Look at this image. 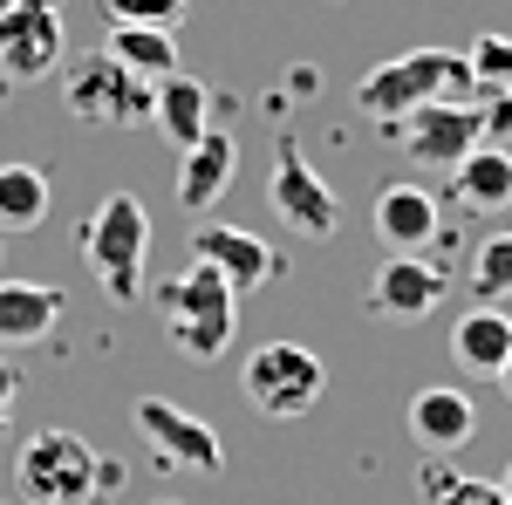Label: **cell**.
I'll return each instance as SVG.
<instances>
[{
    "label": "cell",
    "mask_w": 512,
    "mask_h": 505,
    "mask_svg": "<svg viewBox=\"0 0 512 505\" xmlns=\"http://www.w3.org/2000/svg\"><path fill=\"white\" fill-rule=\"evenodd\" d=\"M267 205H274L280 226L301 233V239H335V226H342V205H335V192H328V178L308 164V151H301L294 137H280V151H274Z\"/></svg>",
    "instance_id": "52a82bcc"
},
{
    "label": "cell",
    "mask_w": 512,
    "mask_h": 505,
    "mask_svg": "<svg viewBox=\"0 0 512 505\" xmlns=\"http://www.w3.org/2000/svg\"><path fill=\"white\" fill-rule=\"evenodd\" d=\"M123 485V465L96 458L76 430H35L14 458V492L28 505H110V492Z\"/></svg>",
    "instance_id": "6da1fadb"
},
{
    "label": "cell",
    "mask_w": 512,
    "mask_h": 505,
    "mask_svg": "<svg viewBox=\"0 0 512 505\" xmlns=\"http://www.w3.org/2000/svg\"><path fill=\"white\" fill-rule=\"evenodd\" d=\"M144 123L158 130L164 144H178V151L198 144V130L212 123V96H205V82L178 76V69L158 76V82H151V110H144Z\"/></svg>",
    "instance_id": "e0dca14e"
},
{
    "label": "cell",
    "mask_w": 512,
    "mask_h": 505,
    "mask_svg": "<svg viewBox=\"0 0 512 505\" xmlns=\"http://www.w3.org/2000/svg\"><path fill=\"white\" fill-rule=\"evenodd\" d=\"M403 424H410V437H417V451H424V458H451V451H465V444H472L478 403L458 383H431V389H417V396H410Z\"/></svg>",
    "instance_id": "8fae6325"
},
{
    "label": "cell",
    "mask_w": 512,
    "mask_h": 505,
    "mask_svg": "<svg viewBox=\"0 0 512 505\" xmlns=\"http://www.w3.org/2000/svg\"><path fill=\"white\" fill-rule=\"evenodd\" d=\"M0 505H7V499H0Z\"/></svg>",
    "instance_id": "4dcf8cb0"
},
{
    "label": "cell",
    "mask_w": 512,
    "mask_h": 505,
    "mask_svg": "<svg viewBox=\"0 0 512 505\" xmlns=\"http://www.w3.org/2000/svg\"><path fill=\"white\" fill-rule=\"evenodd\" d=\"M369 219H376V239L390 253H424L437 239V198L424 185H383L376 205H369Z\"/></svg>",
    "instance_id": "9a60e30c"
},
{
    "label": "cell",
    "mask_w": 512,
    "mask_h": 505,
    "mask_svg": "<svg viewBox=\"0 0 512 505\" xmlns=\"http://www.w3.org/2000/svg\"><path fill=\"white\" fill-rule=\"evenodd\" d=\"M424 499L431 505H506V492L492 478H465V471H451L444 458H431L424 465Z\"/></svg>",
    "instance_id": "7402d4cb"
},
{
    "label": "cell",
    "mask_w": 512,
    "mask_h": 505,
    "mask_svg": "<svg viewBox=\"0 0 512 505\" xmlns=\"http://www.w3.org/2000/svg\"><path fill=\"white\" fill-rule=\"evenodd\" d=\"M451 198L478 212V219H492V212H506L512 205V151L499 144H472V151L451 164Z\"/></svg>",
    "instance_id": "ac0fdd59"
},
{
    "label": "cell",
    "mask_w": 512,
    "mask_h": 505,
    "mask_svg": "<svg viewBox=\"0 0 512 505\" xmlns=\"http://www.w3.org/2000/svg\"><path fill=\"white\" fill-rule=\"evenodd\" d=\"M62 96H69V110L82 123H103V130H117V123H137L151 110V82H137L123 69L110 48H96V55H82L76 69L62 76Z\"/></svg>",
    "instance_id": "30bf717a"
},
{
    "label": "cell",
    "mask_w": 512,
    "mask_h": 505,
    "mask_svg": "<svg viewBox=\"0 0 512 505\" xmlns=\"http://www.w3.org/2000/svg\"><path fill=\"white\" fill-rule=\"evenodd\" d=\"M390 137H396V151L410 157V164L451 171L472 144H485V110H478V103H458V96H437V103L403 110V117L390 123Z\"/></svg>",
    "instance_id": "8992f818"
},
{
    "label": "cell",
    "mask_w": 512,
    "mask_h": 505,
    "mask_svg": "<svg viewBox=\"0 0 512 505\" xmlns=\"http://www.w3.org/2000/svg\"><path fill=\"white\" fill-rule=\"evenodd\" d=\"M465 69H472V89H506L512 82V35H478L465 48Z\"/></svg>",
    "instance_id": "cb8c5ba5"
},
{
    "label": "cell",
    "mask_w": 512,
    "mask_h": 505,
    "mask_svg": "<svg viewBox=\"0 0 512 505\" xmlns=\"http://www.w3.org/2000/svg\"><path fill=\"white\" fill-rule=\"evenodd\" d=\"M48 198H55L48 171H35V164H0V233L41 226L48 219Z\"/></svg>",
    "instance_id": "44dd1931"
},
{
    "label": "cell",
    "mask_w": 512,
    "mask_h": 505,
    "mask_svg": "<svg viewBox=\"0 0 512 505\" xmlns=\"http://www.w3.org/2000/svg\"><path fill=\"white\" fill-rule=\"evenodd\" d=\"M499 492H506V505H512V471H506V478H499Z\"/></svg>",
    "instance_id": "4316f807"
},
{
    "label": "cell",
    "mask_w": 512,
    "mask_h": 505,
    "mask_svg": "<svg viewBox=\"0 0 512 505\" xmlns=\"http://www.w3.org/2000/svg\"><path fill=\"white\" fill-rule=\"evenodd\" d=\"M192 260H205L233 294H253L260 280L280 273V253L267 246V239H253L246 226H198L192 233Z\"/></svg>",
    "instance_id": "4fadbf2b"
},
{
    "label": "cell",
    "mask_w": 512,
    "mask_h": 505,
    "mask_svg": "<svg viewBox=\"0 0 512 505\" xmlns=\"http://www.w3.org/2000/svg\"><path fill=\"white\" fill-rule=\"evenodd\" d=\"M472 294H478V301H506V294H512V233L478 239V253H472Z\"/></svg>",
    "instance_id": "603a6c76"
},
{
    "label": "cell",
    "mask_w": 512,
    "mask_h": 505,
    "mask_svg": "<svg viewBox=\"0 0 512 505\" xmlns=\"http://www.w3.org/2000/svg\"><path fill=\"white\" fill-rule=\"evenodd\" d=\"M506 103H512V82H506Z\"/></svg>",
    "instance_id": "83f0119b"
},
{
    "label": "cell",
    "mask_w": 512,
    "mask_h": 505,
    "mask_svg": "<svg viewBox=\"0 0 512 505\" xmlns=\"http://www.w3.org/2000/svg\"><path fill=\"white\" fill-rule=\"evenodd\" d=\"M151 294H158V314H164V328H171V342H178L185 362L205 369V362H219V355L233 349V335H239V294L205 267V260H192L185 273H171L164 287H151Z\"/></svg>",
    "instance_id": "7a4b0ae2"
},
{
    "label": "cell",
    "mask_w": 512,
    "mask_h": 505,
    "mask_svg": "<svg viewBox=\"0 0 512 505\" xmlns=\"http://www.w3.org/2000/svg\"><path fill=\"white\" fill-rule=\"evenodd\" d=\"M14 403H21V369H14V362H0V437L14 430Z\"/></svg>",
    "instance_id": "d4e9b609"
},
{
    "label": "cell",
    "mask_w": 512,
    "mask_h": 505,
    "mask_svg": "<svg viewBox=\"0 0 512 505\" xmlns=\"http://www.w3.org/2000/svg\"><path fill=\"white\" fill-rule=\"evenodd\" d=\"M239 389H246V403L260 410V417H308L321 403V389H328V369H321V355L308 342H267V349L246 355V369H239Z\"/></svg>",
    "instance_id": "5b68a950"
},
{
    "label": "cell",
    "mask_w": 512,
    "mask_h": 505,
    "mask_svg": "<svg viewBox=\"0 0 512 505\" xmlns=\"http://www.w3.org/2000/svg\"><path fill=\"white\" fill-rule=\"evenodd\" d=\"M103 48H110L137 82H158V76L178 69V35H171V28H151V21H117Z\"/></svg>",
    "instance_id": "ffe728a7"
},
{
    "label": "cell",
    "mask_w": 512,
    "mask_h": 505,
    "mask_svg": "<svg viewBox=\"0 0 512 505\" xmlns=\"http://www.w3.org/2000/svg\"><path fill=\"white\" fill-rule=\"evenodd\" d=\"M499 389H506V403H512V355L499 362Z\"/></svg>",
    "instance_id": "484cf974"
},
{
    "label": "cell",
    "mask_w": 512,
    "mask_h": 505,
    "mask_svg": "<svg viewBox=\"0 0 512 505\" xmlns=\"http://www.w3.org/2000/svg\"><path fill=\"white\" fill-rule=\"evenodd\" d=\"M62 55H69V35H62L55 0H7L0 7V76L48 82L62 76Z\"/></svg>",
    "instance_id": "ba28073f"
},
{
    "label": "cell",
    "mask_w": 512,
    "mask_h": 505,
    "mask_svg": "<svg viewBox=\"0 0 512 505\" xmlns=\"http://www.w3.org/2000/svg\"><path fill=\"white\" fill-rule=\"evenodd\" d=\"M233 171H239V137L205 123L198 144H185V164H178V205L185 212H212L226 198V185H233Z\"/></svg>",
    "instance_id": "5bb4252c"
},
{
    "label": "cell",
    "mask_w": 512,
    "mask_h": 505,
    "mask_svg": "<svg viewBox=\"0 0 512 505\" xmlns=\"http://www.w3.org/2000/svg\"><path fill=\"white\" fill-rule=\"evenodd\" d=\"M458 89H472V69H465L458 48H410V55L376 62L369 76L355 82V110L376 123H396L403 110L437 103V96H458Z\"/></svg>",
    "instance_id": "277c9868"
},
{
    "label": "cell",
    "mask_w": 512,
    "mask_h": 505,
    "mask_svg": "<svg viewBox=\"0 0 512 505\" xmlns=\"http://www.w3.org/2000/svg\"><path fill=\"white\" fill-rule=\"evenodd\" d=\"M437 308H444V273L417 253H390L369 280V314H383V321H424Z\"/></svg>",
    "instance_id": "7c38bea8"
},
{
    "label": "cell",
    "mask_w": 512,
    "mask_h": 505,
    "mask_svg": "<svg viewBox=\"0 0 512 505\" xmlns=\"http://www.w3.org/2000/svg\"><path fill=\"white\" fill-rule=\"evenodd\" d=\"M144 246H151V212L137 192H110L96 198V212L82 219V260L103 280V294L130 308L144 301Z\"/></svg>",
    "instance_id": "3957f363"
},
{
    "label": "cell",
    "mask_w": 512,
    "mask_h": 505,
    "mask_svg": "<svg viewBox=\"0 0 512 505\" xmlns=\"http://www.w3.org/2000/svg\"><path fill=\"white\" fill-rule=\"evenodd\" d=\"M158 505H171V499H158Z\"/></svg>",
    "instance_id": "f1b7e54d"
},
{
    "label": "cell",
    "mask_w": 512,
    "mask_h": 505,
    "mask_svg": "<svg viewBox=\"0 0 512 505\" xmlns=\"http://www.w3.org/2000/svg\"><path fill=\"white\" fill-rule=\"evenodd\" d=\"M55 321H62V287H48V280H7L0 273V349L41 342Z\"/></svg>",
    "instance_id": "d6986e66"
},
{
    "label": "cell",
    "mask_w": 512,
    "mask_h": 505,
    "mask_svg": "<svg viewBox=\"0 0 512 505\" xmlns=\"http://www.w3.org/2000/svg\"><path fill=\"white\" fill-rule=\"evenodd\" d=\"M130 424L144 430V444H151L171 471H192V478H219V471H226L219 430L198 424L192 410H178V403H164V396H137V403H130Z\"/></svg>",
    "instance_id": "9c48e42d"
},
{
    "label": "cell",
    "mask_w": 512,
    "mask_h": 505,
    "mask_svg": "<svg viewBox=\"0 0 512 505\" xmlns=\"http://www.w3.org/2000/svg\"><path fill=\"white\" fill-rule=\"evenodd\" d=\"M506 355H512V314L499 301H478L472 314L451 321V362L465 376H499Z\"/></svg>",
    "instance_id": "2e32d148"
},
{
    "label": "cell",
    "mask_w": 512,
    "mask_h": 505,
    "mask_svg": "<svg viewBox=\"0 0 512 505\" xmlns=\"http://www.w3.org/2000/svg\"><path fill=\"white\" fill-rule=\"evenodd\" d=\"M0 7H7V0H0Z\"/></svg>",
    "instance_id": "f546056e"
}]
</instances>
